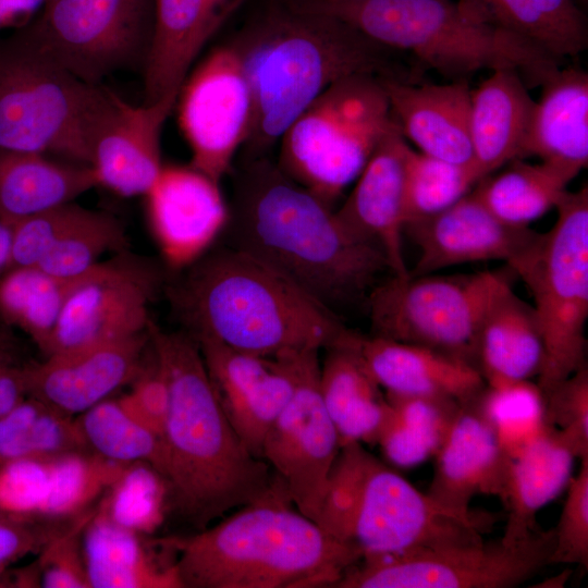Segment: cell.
Here are the masks:
<instances>
[{"label":"cell","instance_id":"6da1fadb","mask_svg":"<svg viewBox=\"0 0 588 588\" xmlns=\"http://www.w3.org/2000/svg\"><path fill=\"white\" fill-rule=\"evenodd\" d=\"M148 333L169 388L162 431L168 514L197 531L233 509L291 503L273 469L249 452L225 416L195 339L152 320Z\"/></svg>","mask_w":588,"mask_h":588},{"label":"cell","instance_id":"7a4b0ae2","mask_svg":"<svg viewBox=\"0 0 588 588\" xmlns=\"http://www.w3.org/2000/svg\"><path fill=\"white\" fill-rule=\"evenodd\" d=\"M223 234L225 245L253 255L339 316L365 306L390 271L378 247L261 157L250 159L237 177Z\"/></svg>","mask_w":588,"mask_h":588},{"label":"cell","instance_id":"3957f363","mask_svg":"<svg viewBox=\"0 0 588 588\" xmlns=\"http://www.w3.org/2000/svg\"><path fill=\"white\" fill-rule=\"evenodd\" d=\"M230 46L248 79L254 121L246 142L260 157L335 82L371 75L421 83L426 70L333 16L292 2L267 11ZM408 57V56H407Z\"/></svg>","mask_w":588,"mask_h":588},{"label":"cell","instance_id":"277c9868","mask_svg":"<svg viewBox=\"0 0 588 588\" xmlns=\"http://www.w3.org/2000/svg\"><path fill=\"white\" fill-rule=\"evenodd\" d=\"M166 287L194 339L267 357L348 344L357 332L283 274L224 245L177 272Z\"/></svg>","mask_w":588,"mask_h":588},{"label":"cell","instance_id":"5b68a950","mask_svg":"<svg viewBox=\"0 0 588 588\" xmlns=\"http://www.w3.org/2000/svg\"><path fill=\"white\" fill-rule=\"evenodd\" d=\"M291 503L262 501L187 536L159 538L180 588L332 587L363 555Z\"/></svg>","mask_w":588,"mask_h":588},{"label":"cell","instance_id":"8992f818","mask_svg":"<svg viewBox=\"0 0 588 588\" xmlns=\"http://www.w3.org/2000/svg\"><path fill=\"white\" fill-rule=\"evenodd\" d=\"M293 1L339 19L451 81L509 69L528 87L541 86L560 69L559 61L486 22L461 0Z\"/></svg>","mask_w":588,"mask_h":588},{"label":"cell","instance_id":"52a82bcc","mask_svg":"<svg viewBox=\"0 0 588 588\" xmlns=\"http://www.w3.org/2000/svg\"><path fill=\"white\" fill-rule=\"evenodd\" d=\"M317 524L363 559L483 540L475 517L442 507L359 442L341 446Z\"/></svg>","mask_w":588,"mask_h":588},{"label":"cell","instance_id":"ba28073f","mask_svg":"<svg viewBox=\"0 0 588 588\" xmlns=\"http://www.w3.org/2000/svg\"><path fill=\"white\" fill-rule=\"evenodd\" d=\"M117 98L52 60L23 29L0 38V150L90 166L94 139Z\"/></svg>","mask_w":588,"mask_h":588},{"label":"cell","instance_id":"9c48e42d","mask_svg":"<svg viewBox=\"0 0 588 588\" xmlns=\"http://www.w3.org/2000/svg\"><path fill=\"white\" fill-rule=\"evenodd\" d=\"M396 127L382 79L352 75L329 86L283 133L277 164L332 207Z\"/></svg>","mask_w":588,"mask_h":588},{"label":"cell","instance_id":"30bf717a","mask_svg":"<svg viewBox=\"0 0 588 588\" xmlns=\"http://www.w3.org/2000/svg\"><path fill=\"white\" fill-rule=\"evenodd\" d=\"M547 233L511 269L526 283L540 321L544 360L537 384L547 390L586 364L588 317V188L566 191Z\"/></svg>","mask_w":588,"mask_h":588},{"label":"cell","instance_id":"8fae6325","mask_svg":"<svg viewBox=\"0 0 588 588\" xmlns=\"http://www.w3.org/2000/svg\"><path fill=\"white\" fill-rule=\"evenodd\" d=\"M504 274L397 277L381 280L365 308L371 335L425 346L477 368V338L486 310Z\"/></svg>","mask_w":588,"mask_h":588},{"label":"cell","instance_id":"7c38bea8","mask_svg":"<svg viewBox=\"0 0 588 588\" xmlns=\"http://www.w3.org/2000/svg\"><path fill=\"white\" fill-rule=\"evenodd\" d=\"M554 530L536 528L528 537L438 547L363 559L335 588H514L551 565Z\"/></svg>","mask_w":588,"mask_h":588},{"label":"cell","instance_id":"4fadbf2b","mask_svg":"<svg viewBox=\"0 0 588 588\" xmlns=\"http://www.w3.org/2000/svg\"><path fill=\"white\" fill-rule=\"evenodd\" d=\"M154 23L152 0H46L22 28L48 57L90 84L144 65Z\"/></svg>","mask_w":588,"mask_h":588},{"label":"cell","instance_id":"5bb4252c","mask_svg":"<svg viewBox=\"0 0 588 588\" xmlns=\"http://www.w3.org/2000/svg\"><path fill=\"white\" fill-rule=\"evenodd\" d=\"M295 385L268 430L261 458L295 509L317 523L329 474L341 449L319 388V351L287 352Z\"/></svg>","mask_w":588,"mask_h":588},{"label":"cell","instance_id":"9a60e30c","mask_svg":"<svg viewBox=\"0 0 588 588\" xmlns=\"http://www.w3.org/2000/svg\"><path fill=\"white\" fill-rule=\"evenodd\" d=\"M175 103L189 164L220 183L254 121L253 95L236 51L228 45L210 52L186 76Z\"/></svg>","mask_w":588,"mask_h":588},{"label":"cell","instance_id":"2e32d148","mask_svg":"<svg viewBox=\"0 0 588 588\" xmlns=\"http://www.w3.org/2000/svg\"><path fill=\"white\" fill-rule=\"evenodd\" d=\"M162 285L161 273L140 259L101 261L66 302L44 356L146 332Z\"/></svg>","mask_w":588,"mask_h":588},{"label":"cell","instance_id":"e0dca14e","mask_svg":"<svg viewBox=\"0 0 588 588\" xmlns=\"http://www.w3.org/2000/svg\"><path fill=\"white\" fill-rule=\"evenodd\" d=\"M145 197L152 238L175 272L208 253L226 229L230 207L220 183L191 164H163Z\"/></svg>","mask_w":588,"mask_h":588},{"label":"cell","instance_id":"ac0fdd59","mask_svg":"<svg viewBox=\"0 0 588 588\" xmlns=\"http://www.w3.org/2000/svg\"><path fill=\"white\" fill-rule=\"evenodd\" d=\"M195 341L225 416L249 452L261 458L266 434L295 385L287 353L267 357L209 339Z\"/></svg>","mask_w":588,"mask_h":588},{"label":"cell","instance_id":"d6986e66","mask_svg":"<svg viewBox=\"0 0 588 588\" xmlns=\"http://www.w3.org/2000/svg\"><path fill=\"white\" fill-rule=\"evenodd\" d=\"M404 234L419 248L411 275L488 260H503L511 267L540 235L500 220L471 192L439 213L405 223Z\"/></svg>","mask_w":588,"mask_h":588},{"label":"cell","instance_id":"ffe728a7","mask_svg":"<svg viewBox=\"0 0 588 588\" xmlns=\"http://www.w3.org/2000/svg\"><path fill=\"white\" fill-rule=\"evenodd\" d=\"M149 347L148 330L132 338L46 356L23 365L27 396L77 416L128 385Z\"/></svg>","mask_w":588,"mask_h":588},{"label":"cell","instance_id":"44dd1931","mask_svg":"<svg viewBox=\"0 0 588 588\" xmlns=\"http://www.w3.org/2000/svg\"><path fill=\"white\" fill-rule=\"evenodd\" d=\"M411 147L400 126L388 133L335 210L346 226L385 256L393 275L409 273L403 255L406 164Z\"/></svg>","mask_w":588,"mask_h":588},{"label":"cell","instance_id":"7402d4cb","mask_svg":"<svg viewBox=\"0 0 588 588\" xmlns=\"http://www.w3.org/2000/svg\"><path fill=\"white\" fill-rule=\"evenodd\" d=\"M427 494L442 507L475 517L469 504L478 494L505 499L510 458L478 409L475 399L462 404L441 448Z\"/></svg>","mask_w":588,"mask_h":588},{"label":"cell","instance_id":"603a6c76","mask_svg":"<svg viewBox=\"0 0 588 588\" xmlns=\"http://www.w3.org/2000/svg\"><path fill=\"white\" fill-rule=\"evenodd\" d=\"M175 101L134 106L118 96L91 147L98 186L122 197L145 196L163 166L161 130Z\"/></svg>","mask_w":588,"mask_h":588},{"label":"cell","instance_id":"cb8c5ba5","mask_svg":"<svg viewBox=\"0 0 588 588\" xmlns=\"http://www.w3.org/2000/svg\"><path fill=\"white\" fill-rule=\"evenodd\" d=\"M381 79L403 136L420 152L475 164L469 130L471 88L467 79L449 84Z\"/></svg>","mask_w":588,"mask_h":588},{"label":"cell","instance_id":"d4e9b609","mask_svg":"<svg viewBox=\"0 0 588 588\" xmlns=\"http://www.w3.org/2000/svg\"><path fill=\"white\" fill-rule=\"evenodd\" d=\"M234 9L231 0H154L144 103L176 99L196 56Z\"/></svg>","mask_w":588,"mask_h":588},{"label":"cell","instance_id":"484cf974","mask_svg":"<svg viewBox=\"0 0 588 588\" xmlns=\"http://www.w3.org/2000/svg\"><path fill=\"white\" fill-rule=\"evenodd\" d=\"M354 345L388 394L448 397L465 404L486 385L475 366L425 346L362 334Z\"/></svg>","mask_w":588,"mask_h":588},{"label":"cell","instance_id":"4316f807","mask_svg":"<svg viewBox=\"0 0 588 588\" xmlns=\"http://www.w3.org/2000/svg\"><path fill=\"white\" fill-rule=\"evenodd\" d=\"M541 87L520 159L538 157L574 179L588 163V74L559 69Z\"/></svg>","mask_w":588,"mask_h":588},{"label":"cell","instance_id":"83f0119b","mask_svg":"<svg viewBox=\"0 0 588 588\" xmlns=\"http://www.w3.org/2000/svg\"><path fill=\"white\" fill-rule=\"evenodd\" d=\"M536 101L514 70L492 71L471 89L469 130L475 164L482 179L520 158Z\"/></svg>","mask_w":588,"mask_h":588},{"label":"cell","instance_id":"f1b7e54d","mask_svg":"<svg viewBox=\"0 0 588 588\" xmlns=\"http://www.w3.org/2000/svg\"><path fill=\"white\" fill-rule=\"evenodd\" d=\"M544 343L534 306L509 281L492 297L477 338L476 364L486 383L530 380L541 372Z\"/></svg>","mask_w":588,"mask_h":588},{"label":"cell","instance_id":"f546056e","mask_svg":"<svg viewBox=\"0 0 588 588\" xmlns=\"http://www.w3.org/2000/svg\"><path fill=\"white\" fill-rule=\"evenodd\" d=\"M358 334L348 344L326 350L319 369L320 393L341 446L352 442L377 444L392 415L382 388L355 348Z\"/></svg>","mask_w":588,"mask_h":588},{"label":"cell","instance_id":"4dcf8cb0","mask_svg":"<svg viewBox=\"0 0 588 588\" xmlns=\"http://www.w3.org/2000/svg\"><path fill=\"white\" fill-rule=\"evenodd\" d=\"M90 166L52 156L0 150V221L9 226L97 187Z\"/></svg>","mask_w":588,"mask_h":588},{"label":"cell","instance_id":"1f68e13d","mask_svg":"<svg viewBox=\"0 0 588 588\" xmlns=\"http://www.w3.org/2000/svg\"><path fill=\"white\" fill-rule=\"evenodd\" d=\"M83 548L90 588H180L174 561H160L155 538L121 528L95 509Z\"/></svg>","mask_w":588,"mask_h":588},{"label":"cell","instance_id":"d6a6232c","mask_svg":"<svg viewBox=\"0 0 588 588\" xmlns=\"http://www.w3.org/2000/svg\"><path fill=\"white\" fill-rule=\"evenodd\" d=\"M576 457L555 429L547 431L509 461L504 506L507 520L501 539L518 542L536 528V515L565 490Z\"/></svg>","mask_w":588,"mask_h":588},{"label":"cell","instance_id":"836d02e7","mask_svg":"<svg viewBox=\"0 0 588 588\" xmlns=\"http://www.w3.org/2000/svg\"><path fill=\"white\" fill-rule=\"evenodd\" d=\"M486 22L561 62L588 47V22L575 0H461Z\"/></svg>","mask_w":588,"mask_h":588},{"label":"cell","instance_id":"e575fe53","mask_svg":"<svg viewBox=\"0 0 588 588\" xmlns=\"http://www.w3.org/2000/svg\"><path fill=\"white\" fill-rule=\"evenodd\" d=\"M99 265L76 277L54 275L36 266L9 269L0 277L1 321L23 331L44 353L66 302Z\"/></svg>","mask_w":588,"mask_h":588},{"label":"cell","instance_id":"d590c367","mask_svg":"<svg viewBox=\"0 0 588 588\" xmlns=\"http://www.w3.org/2000/svg\"><path fill=\"white\" fill-rule=\"evenodd\" d=\"M385 396L392 415L377 444L397 467H414L434 457L461 408V403L439 396Z\"/></svg>","mask_w":588,"mask_h":588},{"label":"cell","instance_id":"8d00e7d4","mask_svg":"<svg viewBox=\"0 0 588 588\" xmlns=\"http://www.w3.org/2000/svg\"><path fill=\"white\" fill-rule=\"evenodd\" d=\"M497 175L481 179L471 193L500 220L516 226L542 217L555 207L573 177L541 162L515 158Z\"/></svg>","mask_w":588,"mask_h":588},{"label":"cell","instance_id":"74e56055","mask_svg":"<svg viewBox=\"0 0 588 588\" xmlns=\"http://www.w3.org/2000/svg\"><path fill=\"white\" fill-rule=\"evenodd\" d=\"M89 451L75 416L26 396L0 419V462Z\"/></svg>","mask_w":588,"mask_h":588},{"label":"cell","instance_id":"f35d334b","mask_svg":"<svg viewBox=\"0 0 588 588\" xmlns=\"http://www.w3.org/2000/svg\"><path fill=\"white\" fill-rule=\"evenodd\" d=\"M75 419L89 451L123 464L146 462L163 476L162 438L135 419L119 397L106 399Z\"/></svg>","mask_w":588,"mask_h":588},{"label":"cell","instance_id":"ab89813d","mask_svg":"<svg viewBox=\"0 0 588 588\" xmlns=\"http://www.w3.org/2000/svg\"><path fill=\"white\" fill-rule=\"evenodd\" d=\"M475 403L507 458H513L549 428L543 394L530 380L486 383Z\"/></svg>","mask_w":588,"mask_h":588},{"label":"cell","instance_id":"60d3db41","mask_svg":"<svg viewBox=\"0 0 588 588\" xmlns=\"http://www.w3.org/2000/svg\"><path fill=\"white\" fill-rule=\"evenodd\" d=\"M95 512L121 528L151 536L168 515L166 479L146 462L127 463L103 492Z\"/></svg>","mask_w":588,"mask_h":588},{"label":"cell","instance_id":"b9f144b4","mask_svg":"<svg viewBox=\"0 0 588 588\" xmlns=\"http://www.w3.org/2000/svg\"><path fill=\"white\" fill-rule=\"evenodd\" d=\"M124 465L91 451L52 457L51 486L44 520L70 522L94 510Z\"/></svg>","mask_w":588,"mask_h":588},{"label":"cell","instance_id":"7bdbcfd3","mask_svg":"<svg viewBox=\"0 0 588 588\" xmlns=\"http://www.w3.org/2000/svg\"><path fill=\"white\" fill-rule=\"evenodd\" d=\"M481 179L475 164L445 161L411 148L406 164L404 225L451 207Z\"/></svg>","mask_w":588,"mask_h":588},{"label":"cell","instance_id":"ee69618b","mask_svg":"<svg viewBox=\"0 0 588 588\" xmlns=\"http://www.w3.org/2000/svg\"><path fill=\"white\" fill-rule=\"evenodd\" d=\"M126 244V231L119 218L88 208L35 266L54 275L76 277L99 265L106 253L125 250Z\"/></svg>","mask_w":588,"mask_h":588},{"label":"cell","instance_id":"f6af8a7d","mask_svg":"<svg viewBox=\"0 0 588 588\" xmlns=\"http://www.w3.org/2000/svg\"><path fill=\"white\" fill-rule=\"evenodd\" d=\"M51 471L52 457H20L0 462V515L44 520Z\"/></svg>","mask_w":588,"mask_h":588},{"label":"cell","instance_id":"bcb514c9","mask_svg":"<svg viewBox=\"0 0 588 588\" xmlns=\"http://www.w3.org/2000/svg\"><path fill=\"white\" fill-rule=\"evenodd\" d=\"M543 394L544 419L573 455L588 457V367H579Z\"/></svg>","mask_w":588,"mask_h":588},{"label":"cell","instance_id":"7dc6e473","mask_svg":"<svg viewBox=\"0 0 588 588\" xmlns=\"http://www.w3.org/2000/svg\"><path fill=\"white\" fill-rule=\"evenodd\" d=\"M74 201L54 206L11 226V262L15 267L35 266L85 215Z\"/></svg>","mask_w":588,"mask_h":588},{"label":"cell","instance_id":"c3c4849f","mask_svg":"<svg viewBox=\"0 0 588 588\" xmlns=\"http://www.w3.org/2000/svg\"><path fill=\"white\" fill-rule=\"evenodd\" d=\"M566 498L554 530L552 564L588 566V457L580 460L566 486Z\"/></svg>","mask_w":588,"mask_h":588},{"label":"cell","instance_id":"681fc988","mask_svg":"<svg viewBox=\"0 0 588 588\" xmlns=\"http://www.w3.org/2000/svg\"><path fill=\"white\" fill-rule=\"evenodd\" d=\"M95 509V507H94ZM94 510L77 518L50 540L34 561L44 588H90L83 548V532Z\"/></svg>","mask_w":588,"mask_h":588},{"label":"cell","instance_id":"f907efd6","mask_svg":"<svg viewBox=\"0 0 588 588\" xmlns=\"http://www.w3.org/2000/svg\"><path fill=\"white\" fill-rule=\"evenodd\" d=\"M76 519L27 520L0 515V587H15L14 568L11 566L26 555L38 554Z\"/></svg>","mask_w":588,"mask_h":588},{"label":"cell","instance_id":"816d5d0a","mask_svg":"<svg viewBox=\"0 0 588 588\" xmlns=\"http://www.w3.org/2000/svg\"><path fill=\"white\" fill-rule=\"evenodd\" d=\"M128 385L130 390L119 396L121 404L135 419L162 438L169 407V388L150 340L144 363Z\"/></svg>","mask_w":588,"mask_h":588},{"label":"cell","instance_id":"f5cc1de1","mask_svg":"<svg viewBox=\"0 0 588 588\" xmlns=\"http://www.w3.org/2000/svg\"><path fill=\"white\" fill-rule=\"evenodd\" d=\"M46 0H0V30L22 29L40 14Z\"/></svg>","mask_w":588,"mask_h":588},{"label":"cell","instance_id":"db71d44e","mask_svg":"<svg viewBox=\"0 0 588 588\" xmlns=\"http://www.w3.org/2000/svg\"><path fill=\"white\" fill-rule=\"evenodd\" d=\"M27 396L22 364L0 371V419Z\"/></svg>","mask_w":588,"mask_h":588},{"label":"cell","instance_id":"11a10c76","mask_svg":"<svg viewBox=\"0 0 588 588\" xmlns=\"http://www.w3.org/2000/svg\"><path fill=\"white\" fill-rule=\"evenodd\" d=\"M15 364L19 362L13 339L7 330L0 328V371Z\"/></svg>","mask_w":588,"mask_h":588},{"label":"cell","instance_id":"9f6ffc18","mask_svg":"<svg viewBox=\"0 0 588 588\" xmlns=\"http://www.w3.org/2000/svg\"><path fill=\"white\" fill-rule=\"evenodd\" d=\"M11 243V226L0 221V277L10 269Z\"/></svg>","mask_w":588,"mask_h":588},{"label":"cell","instance_id":"6f0895ef","mask_svg":"<svg viewBox=\"0 0 588 588\" xmlns=\"http://www.w3.org/2000/svg\"><path fill=\"white\" fill-rule=\"evenodd\" d=\"M572 575L571 568H565L559 574L546 578L542 581L538 583V585H532V587L538 588H563L565 587L566 583L568 581L569 577Z\"/></svg>","mask_w":588,"mask_h":588},{"label":"cell","instance_id":"680465c9","mask_svg":"<svg viewBox=\"0 0 588 588\" xmlns=\"http://www.w3.org/2000/svg\"><path fill=\"white\" fill-rule=\"evenodd\" d=\"M575 2L583 9L587 5V0H575Z\"/></svg>","mask_w":588,"mask_h":588},{"label":"cell","instance_id":"91938a15","mask_svg":"<svg viewBox=\"0 0 588 588\" xmlns=\"http://www.w3.org/2000/svg\"><path fill=\"white\" fill-rule=\"evenodd\" d=\"M243 0H231L233 5L236 8Z\"/></svg>","mask_w":588,"mask_h":588},{"label":"cell","instance_id":"94428289","mask_svg":"<svg viewBox=\"0 0 588 588\" xmlns=\"http://www.w3.org/2000/svg\"><path fill=\"white\" fill-rule=\"evenodd\" d=\"M313 1H348V0H313Z\"/></svg>","mask_w":588,"mask_h":588}]
</instances>
